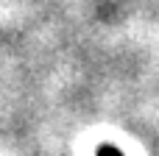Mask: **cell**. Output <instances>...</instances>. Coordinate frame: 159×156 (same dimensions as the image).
<instances>
[{
  "label": "cell",
  "mask_w": 159,
  "mask_h": 156,
  "mask_svg": "<svg viewBox=\"0 0 159 156\" xmlns=\"http://www.w3.org/2000/svg\"><path fill=\"white\" fill-rule=\"evenodd\" d=\"M95 156H126L120 148H115V145H101L98 151H95Z\"/></svg>",
  "instance_id": "6da1fadb"
}]
</instances>
